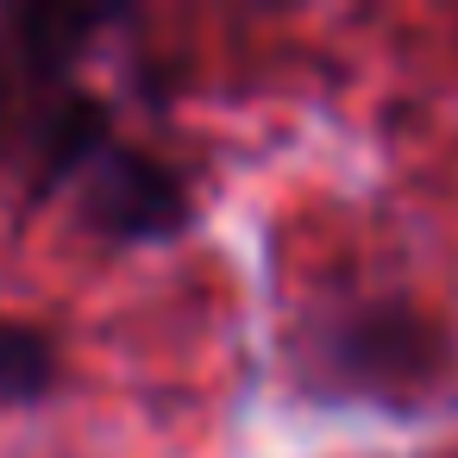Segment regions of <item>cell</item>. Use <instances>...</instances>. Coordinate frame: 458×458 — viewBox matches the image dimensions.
Returning <instances> with one entry per match:
<instances>
[{
  "instance_id": "2",
  "label": "cell",
  "mask_w": 458,
  "mask_h": 458,
  "mask_svg": "<svg viewBox=\"0 0 458 458\" xmlns=\"http://www.w3.org/2000/svg\"><path fill=\"white\" fill-rule=\"evenodd\" d=\"M76 208L107 239H164L189 220V189L164 157L114 139L95 157V170L76 182Z\"/></svg>"
},
{
  "instance_id": "3",
  "label": "cell",
  "mask_w": 458,
  "mask_h": 458,
  "mask_svg": "<svg viewBox=\"0 0 458 458\" xmlns=\"http://www.w3.org/2000/svg\"><path fill=\"white\" fill-rule=\"evenodd\" d=\"M51 383H57V345L38 327L0 314V402H38Z\"/></svg>"
},
{
  "instance_id": "1",
  "label": "cell",
  "mask_w": 458,
  "mask_h": 458,
  "mask_svg": "<svg viewBox=\"0 0 458 458\" xmlns=\"http://www.w3.org/2000/svg\"><path fill=\"white\" fill-rule=\"evenodd\" d=\"M314 364L327 370L333 389H352V395H414L439 377L445 339L433 333L427 314L402 301H352L327 314L314 339Z\"/></svg>"
}]
</instances>
